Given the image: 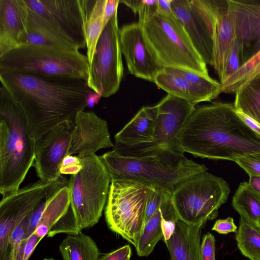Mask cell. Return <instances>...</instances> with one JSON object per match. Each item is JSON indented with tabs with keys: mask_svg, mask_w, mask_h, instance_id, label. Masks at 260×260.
<instances>
[{
	"mask_svg": "<svg viewBox=\"0 0 260 260\" xmlns=\"http://www.w3.org/2000/svg\"><path fill=\"white\" fill-rule=\"evenodd\" d=\"M0 81L22 110L36 141L59 125L74 123L92 91L80 79L2 72Z\"/></svg>",
	"mask_w": 260,
	"mask_h": 260,
	"instance_id": "cell-1",
	"label": "cell"
},
{
	"mask_svg": "<svg viewBox=\"0 0 260 260\" xmlns=\"http://www.w3.org/2000/svg\"><path fill=\"white\" fill-rule=\"evenodd\" d=\"M179 143L184 152L203 158L235 161L260 152V135L239 116L233 103L196 106Z\"/></svg>",
	"mask_w": 260,
	"mask_h": 260,
	"instance_id": "cell-2",
	"label": "cell"
},
{
	"mask_svg": "<svg viewBox=\"0 0 260 260\" xmlns=\"http://www.w3.org/2000/svg\"><path fill=\"white\" fill-rule=\"evenodd\" d=\"M184 153L154 144L140 148H113L100 157L111 181H136L172 193L182 181L208 170Z\"/></svg>",
	"mask_w": 260,
	"mask_h": 260,
	"instance_id": "cell-3",
	"label": "cell"
},
{
	"mask_svg": "<svg viewBox=\"0 0 260 260\" xmlns=\"http://www.w3.org/2000/svg\"><path fill=\"white\" fill-rule=\"evenodd\" d=\"M36 141L25 115L2 86L0 88V193L3 198L20 188L34 164Z\"/></svg>",
	"mask_w": 260,
	"mask_h": 260,
	"instance_id": "cell-4",
	"label": "cell"
},
{
	"mask_svg": "<svg viewBox=\"0 0 260 260\" xmlns=\"http://www.w3.org/2000/svg\"><path fill=\"white\" fill-rule=\"evenodd\" d=\"M138 13V22L147 45L162 67L183 69L210 77L183 25L174 15H166L145 0Z\"/></svg>",
	"mask_w": 260,
	"mask_h": 260,
	"instance_id": "cell-5",
	"label": "cell"
},
{
	"mask_svg": "<svg viewBox=\"0 0 260 260\" xmlns=\"http://www.w3.org/2000/svg\"><path fill=\"white\" fill-rule=\"evenodd\" d=\"M81 157L83 168L70 177L68 183L71 204L64 215V231L68 235L78 234L99 222L111 182L100 156L95 154Z\"/></svg>",
	"mask_w": 260,
	"mask_h": 260,
	"instance_id": "cell-6",
	"label": "cell"
},
{
	"mask_svg": "<svg viewBox=\"0 0 260 260\" xmlns=\"http://www.w3.org/2000/svg\"><path fill=\"white\" fill-rule=\"evenodd\" d=\"M75 78L87 81L89 63L79 51L32 45H22L0 56V72Z\"/></svg>",
	"mask_w": 260,
	"mask_h": 260,
	"instance_id": "cell-7",
	"label": "cell"
},
{
	"mask_svg": "<svg viewBox=\"0 0 260 260\" xmlns=\"http://www.w3.org/2000/svg\"><path fill=\"white\" fill-rule=\"evenodd\" d=\"M230 193V186L223 179L205 171L179 183L171 200L179 220L189 225H204L217 216Z\"/></svg>",
	"mask_w": 260,
	"mask_h": 260,
	"instance_id": "cell-8",
	"label": "cell"
},
{
	"mask_svg": "<svg viewBox=\"0 0 260 260\" xmlns=\"http://www.w3.org/2000/svg\"><path fill=\"white\" fill-rule=\"evenodd\" d=\"M153 187L127 180L111 181L105 208L107 225L135 246L145 224Z\"/></svg>",
	"mask_w": 260,
	"mask_h": 260,
	"instance_id": "cell-9",
	"label": "cell"
},
{
	"mask_svg": "<svg viewBox=\"0 0 260 260\" xmlns=\"http://www.w3.org/2000/svg\"><path fill=\"white\" fill-rule=\"evenodd\" d=\"M122 54L117 12L97 43L86 81L89 89L106 98L117 92L123 75Z\"/></svg>",
	"mask_w": 260,
	"mask_h": 260,
	"instance_id": "cell-10",
	"label": "cell"
},
{
	"mask_svg": "<svg viewBox=\"0 0 260 260\" xmlns=\"http://www.w3.org/2000/svg\"><path fill=\"white\" fill-rule=\"evenodd\" d=\"M68 182L62 176L56 182L39 179L2 198L0 202V260L7 258L10 236L15 227L31 213L42 200L60 187L68 185Z\"/></svg>",
	"mask_w": 260,
	"mask_h": 260,
	"instance_id": "cell-11",
	"label": "cell"
},
{
	"mask_svg": "<svg viewBox=\"0 0 260 260\" xmlns=\"http://www.w3.org/2000/svg\"><path fill=\"white\" fill-rule=\"evenodd\" d=\"M74 123H64L50 130L36 141L34 166L40 180L58 181L60 164L67 155Z\"/></svg>",
	"mask_w": 260,
	"mask_h": 260,
	"instance_id": "cell-12",
	"label": "cell"
},
{
	"mask_svg": "<svg viewBox=\"0 0 260 260\" xmlns=\"http://www.w3.org/2000/svg\"><path fill=\"white\" fill-rule=\"evenodd\" d=\"M120 40L129 72L135 77L153 82L163 68L144 39L138 22L122 26Z\"/></svg>",
	"mask_w": 260,
	"mask_h": 260,
	"instance_id": "cell-13",
	"label": "cell"
},
{
	"mask_svg": "<svg viewBox=\"0 0 260 260\" xmlns=\"http://www.w3.org/2000/svg\"><path fill=\"white\" fill-rule=\"evenodd\" d=\"M155 106V144L164 147L182 150L179 138L196 106L167 94Z\"/></svg>",
	"mask_w": 260,
	"mask_h": 260,
	"instance_id": "cell-14",
	"label": "cell"
},
{
	"mask_svg": "<svg viewBox=\"0 0 260 260\" xmlns=\"http://www.w3.org/2000/svg\"><path fill=\"white\" fill-rule=\"evenodd\" d=\"M34 12L72 39L79 49L86 47L79 0H24Z\"/></svg>",
	"mask_w": 260,
	"mask_h": 260,
	"instance_id": "cell-15",
	"label": "cell"
},
{
	"mask_svg": "<svg viewBox=\"0 0 260 260\" xmlns=\"http://www.w3.org/2000/svg\"><path fill=\"white\" fill-rule=\"evenodd\" d=\"M113 146L106 121L92 112L77 114L67 155L90 156L100 149Z\"/></svg>",
	"mask_w": 260,
	"mask_h": 260,
	"instance_id": "cell-16",
	"label": "cell"
},
{
	"mask_svg": "<svg viewBox=\"0 0 260 260\" xmlns=\"http://www.w3.org/2000/svg\"><path fill=\"white\" fill-rule=\"evenodd\" d=\"M172 9L200 55L207 64L211 65L212 34L204 17L191 0H173Z\"/></svg>",
	"mask_w": 260,
	"mask_h": 260,
	"instance_id": "cell-17",
	"label": "cell"
},
{
	"mask_svg": "<svg viewBox=\"0 0 260 260\" xmlns=\"http://www.w3.org/2000/svg\"><path fill=\"white\" fill-rule=\"evenodd\" d=\"M228 9L221 13L206 15L205 20L212 34L213 50L212 66L221 82L228 59L236 38L234 17L228 4Z\"/></svg>",
	"mask_w": 260,
	"mask_h": 260,
	"instance_id": "cell-18",
	"label": "cell"
},
{
	"mask_svg": "<svg viewBox=\"0 0 260 260\" xmlns=\"http://www.w3.org/2000/svg\"><path fill=\"white\" fill-rule=\"evenodd\" d=\"M71 204L68 185L44 198L34 210L24 240L32 234L43 238L67 213Z\"/></svg>",
	"mask_w": 260,
	"mask_h": 260,
	"instance_id": "cell-19",
	"label": "cell"
},
{
	"mask_svg": "<svg viewBox=\"0 0 260 260\" xmlns=\"http://www.w3.org/2000/svg\"><path fill=\"white\" fill-rule=\"evenodd\" d=\"M28 7L24 0H0V56L20 46L27 29Z\"/></svg>",
	"mask_w": 260,
	"mask_h": 260,
	"instance_id": "cell-20",
	"label": "cell"
},
{
	"mask_svg": "<svg viewBox=\"0 0 260 260\" xmlns=\"http://www.w3.org/2000/svg\"><path fill=\"white\" fill-rule=\"evenodd\" d=\"M156 108L143 107L114 136L113 148H140L155 144Z\"/></svg>",
	"mask_w": 260,
	"mask_h": 260,
	"instance_id": "cell-21",
	"label": "cell"
},
{
	"mask_svg": "<svg viewBox=\"0 0 260 260\" xmlns=\"http://www.w3.org/2000/svg\"><path fill=\"white\" fill-rule=\"evenodd\" d=\"M27 7V29L19 40L20 46L32 45L79 51L78 46L72 39L50 21L34 12L28 5Z\"/></svg>",
	"mask_w": 260,
	"mask_h": 260,
	"instance_id": "cell-22",
	"label": "cell"
},
{
	"mask_svg": "<svg viewBox=\"0 0 260 260\" xmlns=\"http://www.w3.org/2000/svg\"><path fill=\"white\" fill-rule=\"evenodd\" d=\"M233 13L236 39L244 46V57L260 32V1L228 0Z\"/></svg>",
	"mask_w": 260,
	"mask_h": 260,
	"instance_id": "cell-23",
	"label": "cell"
},
{
	"mask_svg": "<svg viewBox=\"0 0 260 260\" xmlns=\"http://www.w3.org/2000/svg\"><path fill=\"white\" fill-rule=\"evenodd\" d=\"M203 225H189L178 220L172 237L164 242L171 260H202L201 237Z\"/></svg>",
	"mask_w": 260,
	"mask_h": 260,
	"instance_id": "cell-24",
	"label": "cell"
},
{
	"mask_svg": "<svg viewBox=\"0 0 260 260\" xmlns=\"http://www.w3.org/2000/svg\"><path fill=\"white\" fill-rule=\"evenodd\" d=\"M106 0H79L86 43L87 57L91 64L99 38L105 27L104 10Z\"/></svg>",
	"mask_w": 260,
	"mask_h": 260,
	"instance_id": "cell-25",
	"label": "cell"
},
{
	"mask_svg": "<svg viewBox=\"0 0 260 260\" xmlns=\"http://www.w3.org/2000/svg\"><path fill=\"white\" fill-rule=\"evenodd\" d=\"M154 83L172 96L184 100L194 105L208 102L207 98L182 76L168 68L163 67L155 77Z\"/></svg>",
	"mask_w": 260,
	"mask_h": 260,
	"instance_id": "cell-26",
	"label": "cell"
},
{
	"mask_svg": "<svg viewBox=\"0 0 260 260\" xmlns=\"http://www.w3.org/2000/svg\"><path fill=\"white\" fill-rule=\"evenodd\" d=\"M232 204L240 219L260 231V195L251 188L248 182L240 184Z\"/></svg>",
	"mask_w": 260,
	"mask_h": 260,
	"instance_id": "cell-27",
	"label": "cell"
},
{
	"mask_svg": "<svg viewBox=\"0 0 260 260\" xmlns=\"http://www.w3.org/2000/svg\"><path fill=\"white\" fill-rule=\"evenodd\" d=\"M59 249L63 260H98L100 252L91 237L82 233L68 235Z\"/></svg>",
	"mask_w": 260,
	"mask_h": 260,
	"instance_id": "cell-28",
	"label": "cell"
},
{
	"mask_svg": "<svg viewBox=\"0 0 260 260\" xmlns=\"http://www.w3.org/2000/svg\"><path fill=\"white\" fill-rule=\"evenodd\" d=\"M233 103L239 111L260 125V75L240 87Z\"/></svg>",
	"mask_w": 260,
	"mask_h": 260,
	"instance_id": "cell-29",
	"label": "cell"
},
{
	"mask_svg": "<svg viewBox=\"0 0 260 260\" xmlns=\"http://www.w3.org/2000/svg\"><path fill=\"white\" fill-rule=\"evenodd\" d=\"M169 199L165 201L156 212L145 223L140 236L135 245L139 256H147L153 251L157 242L162 239L161 227L164 216L165 208Z\"/></svg>",
	"mask_w": 260,
	"mask_h": 260,
	"instance_id": "cell-30",
	"label": "cell"
},
{
	"mask_svg": "<svg viewBox=\"0 0 260 260\" xmlns=\"http://www.w3.org/2000/svg\"><path fill=\"white\" fill-rule=\"evenodd\" d=\"M260 75V49L248 58L228 79L221 83L222 92L235 93L240 87Z\"/></svg>",
	"mask_w": 260,
	"mask_h": 260,
	"instance_id": "cell-31",
	"label": "cell"
},
{
	"mask_svg": "<svg viewBox=\"0 0 260 260\" xmlns=\"http://www.w3.org/2000/svg\"><path fill=\"white\" fill-rule=\"evenodd\" d=\"M236 240L244 256L250 260H260V231L240 219Z\"/></svg>",
	"mask_w": 260,
	"mask_h": 260,
	"instance_id": "cell-32",
	"label": "cell"
},
{
	"mask_svg": "<svg viewBox=\"0 0 260 260\" xmlns=\"http://www.w3.org/2000/svg\"><path fill=\"white\" fill-rule=\"evenodd\" d=\"M168 68L171 71L184 78L199 90L207 98L208 102H211L216 99L222 92L220 82L212 79L210 76L206 77L196 72L183 69Z\"/></svg>",
	"mask_w": 260,
	"mask_h": 260,
	"instance_id": "cell-33",
	"label": "cell"
},
{
	"mask_svg": "<svg viewBox=\"0 0 260 260\" xmlns=\"http://www.w3.org/2000/svg\"><path fill=\"white\" fill-rule=\"evenodd\" d=\"M245 62L244 46L236 38L226 67L223 78L220 83L235 73Z\"/></svg>",
	"mask_w": 260,
	"mask_h": 260,
	"instance_id": "cell-34",
	"label": "cell"
},
{
	"mask_svg": "<svg viewBox=\"0 0 260 260\" xmlns=\"http://www.w3.org/2000/svg\"><path fill=\"white\" fill-rule=\"evenodd\" d=\"M171 192L153 188L146 205L145 223L156 212L165 201L171 198Z\"/></svg>",
	"mask_w": 260,
	"mask_h": 260,
	"instance_id": "cell-35",
	"label": "cell"
},
{
	"mask_svg": "<svg viewBox=\"0 0 260 260\" xmlns=\"http://www.w3.org/2000/svg\"><path fill=\"white\" fill-rule=\"evenodd\" d=\"M235 162L248 174L260 176V152L239 157Z\"/></svg>",
	"mask_w": 260,
	"mask_h": 260,
	"instance_id": "cell-36",
	"label": "cell"
},
{
	"mask_svg": "<svg viewBox=\"0 0 260 260\" xmlns=\"http://www.w3.org/2000/svg\"><path fill=\"white\" fill-rule=\"evenodd\" d=\"M83 164L81 157L78 155H67L61 161L59 173L62 175L77 174L82 169Z\"/></svg>",
	"mask_w": 260,
	"mask_h": 260,
	"instance_id": "cell-37",
	"label": "cell"
},
{
	"mask_svg": "<svg viewBox=\"0 0 260 260\" xmlns=\"http://www.w3.org/2000/svg\"><path fill=\"white\" fill-rule=\"evenodd\" d=\"M202 260H215V239L210 233L206 234L201 243Z\"/></svg>",
	"mask_w": 260,
	"mask_h": 260,
	"instance_id": "cell-38",
	"label": "cell"
},
{
	"mask_svg": "<svg viewBox=\"0 0 260 260\" xmlns=\"http://www.w3.org/2000/svg\"><path fill=\"white\" fill-rule=\"evenodd\" d=\"M132 249L129 245H125L109 253L104 254L98 260H130Z\"/></svg>",
	"mask_w": 260,
	"mask_h": 260,
	"instance_id": "cell-39",
	"label": "cell"
},
{
	"mask_svg": "<svg viewBox=\"0 0 260 260\" xmlns=\"http://www.w3.org/2000/svg\"><path fill=\"white\" fill-rule=\"evenodd\" d=\"M237 229V226L232 217L216 220L212 228V230L221 234L236 232Z\"/></svg>",
	"mask_w": 260,
	"mask_h": 260,
	"instance_id": "cell-40",
	"label": "cell"
},
{
	"mask_svg": "<svg viewBox=\"0 0 260 260\" xmlns=\"http://www.w3.org/2000/svg\"><path fill=\"white\" fill-rule=\"evenodd\" d=\"M176 221H177L172 219H166L165 218L164 214V216L162 218L161 222V227L162 233V239L164 242L170 239L172 235L174 234L175 230Z\"/></svg>",
	"mask_w": 260,
	"mask_h": 260,
	"instance_id": "cell-41",
	"label": "cell"
},
{
	"mask_svg": "<svg viewBox=\"0 0 260 260\" xmlns=\"http://www.w3.org/2000/svg\"><path fill=\"white\" fill-rule=\"evenodd\" d=\"M119 0H106L104 10V22L106 26L111 17L117 12Z\"/></svg>",
	"mask_w": 260,
	"mask_h": 260,
	"instance_id": "cell-42",
	"label": "cell"
},
{
	"mask_svg": "<svg viewBox=\"0 0 260 260\" xmlns=\"http://www.w3.org/2000/svg\"><path fill=\"white\" fill-rule=\"evenodd\" d=\"M42 238L32 234L27 239L24 249L23 260H28L36 247Z\"/></svg>",
	"mask_w": 260,
	"mask_h": 260,
	"instance_id": "cell-43",
	"label": "cell"
},
{
	"mask_svg": "<svg viewBox=\"0 0 260 260\" xmlns=\"http://www.w3.org/2000/svg\"><path fill=\"white\" fill-rule=\"evenodd\" d=\"M173 0H157L156 9L158 11L166 15H174L172 9Z\"/></svg>",
	"mask_w": 260,
	"mask_h": 260,
	"instance_id": "cell-44",
	"label": "cell"
},
{
	"mask_svg": "<svg viewBox=\"0 0 260 260\" xmlns=\"http://www.w3.org/2000/svg\"><path fill=\"white\" fill-rule=\"evenodd\" d=\"M239 116L251 129L260 135V125L244 114L236 111Z\"/></svg>",
	"mask_w": 260,
	"mask_h": 260,
	"instance_id": "cell-45",
	"label": "cell"
},
{
	"mask_svg": "<svg viewBox=\"0 0 260 260\" xmlns=\"http://www.w3.org/2000/svg\"><path fill=\"white\" fill-rule=\"evenodd\" d=\"M120 3L130 8L135 14H138L144 5L143 0L120 1Z\"/></svg>",
	"mask_w": 260,
	"mask_h": 260,
	"instance_id": "cell-46",
	"label": "cell"
},
{
	"mask_svg": "<svg viewBox=\"0 0 260 260\" xmlns=\"http://www.w3.org/2000/svg\"><path fill=\"white\" fill-rule=\"evenodd\" d=\"M248 184L251 188L260 195V176L250 175Z\"/></svg>",
	"mask_w": 260,
	"mask_h": 260,
	"instance_id": "cell-47",
	"label": "cell"
},
{
	"mask_svg": "<svg viewBox=\"0 0 260 260\" xmlns=\"http://www.w3.org/2000/svg\"><path fill=\"white\" fill-rule=\"evenodd\" d=\"M102 96L100 94L94 92L92 90L89 94L87 98V107L90 108L93 107L96 104H98Z\"/></svg>",
	"mask_w": 260,
	"mask_h": 260,
	"instance_id": "cell-48",
	"label": "cell"
},
{
	"mask_svg": "<svg viewBox=\"0 0 260 260\" xmlns=\"http://www.w3.org/2000/svg\"><path fill=\"white\" fill-rule=\"evenodd\" d=\"M42 260H57V259H54L53 258H46L43 259Z\"/></svg>",
	"mask_w": 260,
	"mask_h": 260,
	"instance_id": "cell-49",
	"label": "cell"
},
{
	"mask_svg": "<svg viewBox=\"0 0 260 260\" xmlns=\"http://www.w3.org/2000/svg\"><path fill=\"white\" fill-rule=\"evenodd\" d=\"M259 225H260V220H259Z\"/></svg>",
	"mask_w": 260,
	"mask_h": 260,
	"instance_id": "cell-50",
	"label": "cell"
},
{
	"mask_svg": "<svg viewBox=\"0 0 260 260\" xmlns=\"http://www.w3.org/2000/svg\"><path fill=\"white\" fill-rule=\"evenodd\" d=\"M216 260V259H215Z\"/></svg>",
	"mask_w": 260,
	"mask_h": 260,
	"instance_id": "cell-51",
	"label": "cell"
}]
</instances>
